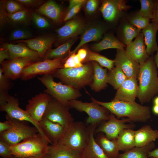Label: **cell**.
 Segmentation results:
<instances>
[{"label": "cell", "mask_w": 158, "mask_h": 158, "mask_svg": "<svg viewBox=\"0 0 158 158\" xmlns=\"http://www.w3.org/2000/svg\"><path fill=\"white\" fill-rule=\"evenodd\" d=\"M88 127L81 121H74L66 129L58 143L82 153L89 140Z\"/></svg>", "instance_id": "obj_6"}, {"label": "cell", "mask_w": 158, "mask_h": 158, "mask_svg": "<svg viewBox=\"0 0 158 158\" xmlns=\"http://www.w3.org/2000/svg\"><path fill=\"white\" fill-rule=\"evenodd\" d=\"M97 125H89L90 131L88 143L82 152V158H108L95 141V131Z\"/></svg>", "instance_id": "obj_22"}, {"label": "cell", "mask_w": 158, "mask_h": 158, "mask_svg": "<svg viewBox=\"0 0 158 158\" xmlns=\"http://www.w3.org/2000/svg\"><path fill=\"white\" fill-rule=\"evenodd\" d=\"M140 65L137 97L143 104L149 102L158 93V75L157 67L152 56Z\"/></svg>", "instance_id": "obj_2"}, {"label": "cell", "mask_w": 158, "mask_h": 158, "mask_svg": "<svg viewBox=\"0 0 158 158\" xmlns=\"http://www.w3.org/2000/svg\"><path fill=\"white\" fill-rule=\"evenodd\" d=\"M82 4L78 5L70 9L63 19L64 21L71 20L80 11Z\"/></svg>", "instance_id": "obj_47"}, {"label": "cell", "mask_w": 158, "mask_h": 158, "mask_svg": "<svg viewBox=\"0 0 158 158\" xmlns=\"http://www.w3.org/2000/svg\"><path fill=\"white\" fill-rule=\"evenodd\" d=\"M158 30V26L152 22L143 29L141 32L143 35L146 52L150 56L158 49L156 38Z\"/></svg>", "instance_id": "obj_27"}, {"label": "cell", "mask_w": 158, "mask_h": 158, "mask_svg": "<svg viewBox=\"0 0 158 158\" xmlns=\"http://www.w3.org/2000/svg\"><path fill=\"white\" fill-rule=\"evenodd\" d=\"M52 98L46 93L40 92L28 100L25 110L35 121L39 123Z\"/></svg>", "instance_id": "obj_12"}, {"label": "cell", "mask_w": 158, "mask_h": 158, "mask_svg": "<svg viewBox=\"0 0 158 158\" xmlns=\"http://www.w3.org/2000/svg\"><path fill=\"white\" fill-rule=\"evenodd\" d=\"M152 20L158 26V0L155 1Z\"/></svg>", "instance_id": "obj_51"}, {"label": "cell", "mask_w": 158, "mask_h": 158, "mask_svg": "<svg viewBox=\"0 0 158 158\" xmlns=\"http://www.w3.org/2000/svg\"><path fill=\"white\" fill-rule=\"evenodd\" d=\"M6 119L10 122L11 126L7 130L0 133V140L10 146L17 144L39 132L35 127H32L26 122L6 115Z\"/></svg>", "instance_id": "obj_7"}, {"label": "cell", "mask_w": 158, "mask_h": 158, "mask_svg": "<svg viewBox=\"0 0 158 158\" xmlns=\"http://www.w3.org/2000/svg\"><path fill=\"white\" fill-rule=\"evenodd\" d=\"M18 1L25 5H30L36 3L37 1L33 0H18Z\"/></svg>", "instance_id": "obj_56"}, {"label": "cell", "mask_w": 158, "mask_h": 158, "mask_svg": "<svg viewBox=\"0 0 158 158\" xmlns=\"http://www.w3.org/2000/svg\"><path fill=\"white\" fill-rule=\"evenodd\" d=\"M2 46L8 51L9 54V60L23 58L35 61L38 60L40 58L37 52L22 44L4 43L3 44Z\"/></svg>", "instance_id": "obj_20"}, {"label": "cell", "mask_w": 158, "mask_h": 158, "mask_svg": "<svg viewBox=\"0 0 158 158\" xmlns=\"http://www.w3.org/2000/svg\"><path fill=\"white\" fill-rule=\"evenodd\" d=\"M92 102L104 107L116 116L118 119L126 117L132 121L145 122L151 117L150 108L135 102H127L111 100L104 102L91 97Z\"/></svg>", "instance_id": "obj_1"}, {"label": "cell", "mask_w": 158, "mask_h": 158, "mask_svg": "<svg viewBox=\"0 0 158 158\" xmlns=\"http://www.w3.org/2000/svg\"><path fill=\"white\" fill-rule=\"evenodd\" d=\"M153 111L154 113L158 115V105H154L153 108Z\"/></svg>", "instance_id": "obj_58"}, {"label": "cell", "mask_w": 158, "mask_h": 158, "mask_svg": "<svg viewBox=\"0 0 158 158\" xmlns=\"http://www.w3.org/2000/svg\"><path fill=\"white\" fill-rule=\"evenodd\" d=\"M135 130L128 128L123 130L119 133L116 139L119 150L125 152L135 147Z\"/></svg>", "instance_id": "obj_30"}, {"label": "cell", "mask_w": 158, "mask_h": 158, "mask_svg": "<svg viewBox=\"0 0 158 158\" xmlns=\"http://www.w3.org/2000/svg\"><path fill=\"white\" fill-rule=\"evenodd\" d=\"M37 11L52 20L57 22L61 18V11L59 6L53 1H47L41 5Z\"/></svg>", "instance_id": "obj_34"}, {"label": "cell", "mask_w": 158, "mask_h": 158, "mask_svg": "<svg viewBox=\"0 0 158 158\" xmlns=\"http://www.w3.org/2000/svg\"><path fill=\"white\" fill-rule=\"evenodd\" d=\"M138 84L137 79L127 78L117 90L113 100L134 102L138 94Z\"/></svg>", "instance_id": "obj_16"}, {"label": "cell", "mask_w": 158, "mask_h": 158, "mask_svg": "<svg viewBox=\"0 0 158 158\" xmlns=\"http://www.w3.org/2000/svg\"><path fill=\"white\" fill-rule=\"evenodd\" d=\"M86 1L84 0H71L69 1L68 10L79 4H83Z\"/></svg>", "instance_id": "obj_54"}, {"label": "cell", "mask_w": 158, "mask_h": 158, "mask_svg": "<svg viewBox=\"0 0 158 158\" xmlns=\"http://www.w3.org/2000/svg\"><path fill=\"white\" fill-rule=\"evenodd\" d=\"M18 99L10 95L7 102L0 107V110L5 111L10 117L20 121L29 122L32 124L44 137L47 138L42 130L39 123L35 121L25 110L19 107Z\"/></svg>", "instance_id": "obj_13"}, {"label": "cell", "mask_w": 158, "mask_h": 158, "mask_svg": "<svg viewBox=\"0 0 158 158\" xmlns=\"http://www.w3.org/2000/svg\"><path fill=\"white\" fill-rule=\"evenodd\" d=\"M127 78L121 69L118 66L108 72V83L117 90Z\"/></svg>", "instance_id": "obj_35"}, {"label": "cell", "mask_w": 158, "mask_h": 158, "mask_svg": "<svg viewBox=\"0 0 158 158\" xmlns=\"http://www.w3.org/2000/svg\"><path fill=\"white\" fill-rule=\"evenodd\" d=\"M91 61L97 62L101 66L106 68L109 71L114 67V60L109 59L95 52L87 51V57L83 62Z\"/></svg>", "instance_id": "obj_36"}, {"label": "cell", "mask_w": 158, "mask_h": 158, "mask_svg": "<svg viewBox=\"0 0 158 158\" xmlns=\"http://www.w3.org/2000/svg\"><path fill=\"white\" fill-rule=\"evenodd\" d=\"M74 53L69 56L66 59L63 64V68H77L74 60Z\"/></svg>", "instance_id": "obj_48"}, {"label": "cell", "mask_w": 158, "mask_h": 158, "mask_svg": "<svg viewBox=\"0 0 158 158\" xmlns=\"http://www.w3.org/2000/svg\"><path fill=\"white\" fill-rule=\"evenodd\" d=\"M128 122L130 123L132 121L128 118L118 119L116 117L115 115L111 113L108 120L100 124L96 128L95 133L102 132L109 139H116L122 130L125 129H131L133 127V125L127 124Z\"/></svg>", "instance_id": "obj_11"}, {"label": "cell", "mask_w": 158, "mask_h": 158, "mask_svg": "<svg viewBox=\"0 0 158 158\" xmlns=\"http://www.w3.org/2000/svg\"><path fill=\"white\" fill-rule=\"evenodd\" d=\"M141 8L137 13L140 15L149 18H153L155 0H140Z\"/></svg>", "instance_id": "obj_38"}, {"label": "cell", "mask_w": 158, "mask_h": 158, "mask_svg": "<svg viewBox=\"0 0 158 158\" xmlns=\"http://www.w3.org/2000/svg\"><path fill=\"white\" fill-rule=\"evenodd\" d=\"M0 156L3 158H12L13 156L11 153L10 145L0 140Z\"/></svg>", "instance_id": "obj_44"}, {"label": "cell", "mask_w": 158, "mask_h": 158, "mask_svg": "<svg viewBox=\"0 0 158 158\" xmlns=\"http://www.w3.org/2000/svg\"><path fill=\"white\" fill-rule=\"evenodd\" d=\"M33 20L36 25L39 28H46L49 26L48 21L43 17L40 16L35 12L32 13Z\"/></svg>", "instance_id": "obj_41"}, {"label": "cell", "mask_w": 158, "mask_h": 158, "mask_svg": "<svg viewBox=\"0 0 158 158\" xmlns=\"http://www.w3.org/2000/svg\"><path fill=\"white\" fill-rule=\"evenodd\" d=\"M141 32V30L129 23L125 24L123 27V38L126 46L129 45L134 38H136Z\"/></svg>", "instance_id": "obj_37"}, {"label": "cell", "mask_w": 158, "mask_h": 158, "mask_svg": "<svg viewBox=\"0 0 158 158\" xmlns=\"http://www.w3.org/2000/svg\"><path fill=\"white\" fill-rule=\"evenodd\" d=\"M114 65L120 68L128 78L137 79L140 65L133 60L124 49H117Z\"/></svg>", "instance_id": "obj_14"}, {"label": "cell", "mask_w": 158, "mask_h": 158, "mask_svg": "<svg viewBox=\"0 0 158 158\" xmlns=\"http://www.w3.org/2000/svg\"><path fill=\"white\" fill-rule=\"evenodd\" d=\"M48 158H82V153L58 143L49 145Z\"/></svg>", "instance_id": "obj_25"}, {"label": "cell", "mask_w": 158, "mask_h": 158, "mask_svg": "<svg viewBox=\"0 0 158 158\" xmlns=\"http://www.w3.org/2000/svg\"><path fill=\"white\" fill-rule=\"evenodd\" d=\"M150 20L149 18L143 16L138 13L128 18L129 23L140 30L149 24Z\"/></svg>", "instance_id": "obj_39"}, {"label": "cell", "mask_w": 158, "mask_h": 158, "mask_svg": "<svg viewBox=\"0 0 158 158\" xmlns=\"http://www.w3.org/2000/svg\"><path fill=\"white\" fill-rule=\"evenodd\" d=\"M8 14H11L23 10L22 6L16 2L13 1H7L5 6Z\"/></svg>", "instance_id": "obj_43"}, {"label": "cell", "mask_w": 158, "mask_h": 158, "mask_svg": "<svg viewBox=\"0 0 158 158\" xmlns=\"http://www.w3.org/2000/svg\"><path fill=\"white\" fill-rule=\"evenodd\" d=\"M105 30L103 27L99 25H92L85 27L82 33L80 42L75 49L70 52L68 56L72 54L75 53L85 44L99 40L102 38Z\"/></svg>", "instance_id": "obj_23"}, {"label": "cell", "mask_w": 158, "mask_h": 158, "mask_svg": "<svg viewBox=\"0 0 158 158\" xmlns=\"http://www.w3.org/2000/svg\"><path fill=\"white\" fill-rule=\"evenodd\" d=\"M12 158H48L47 155L45 156L41 157H16L14 156H13Z\"/></svg>", "instance_id": "obj_60"}, {"label": "cell", "mask_w": 158, "mask_h": 158, "mask_svg": "<svg viewBox=\"0 0 158 158\" xmlns=\"http://www.w3.org/2000/svg\"><path fill=\"white\" fill-rule=\"evenodd\" d=\"M50 141L38 132L21 142L10 146L13 156L19 157H41L47 155Z\"/></svg>", "instance_id": "obj_4"}, {"label": "cell", "mask_w": 158, "mask_h": 158, "mask_svg": "<svg viewBox=\"0 0 158 158\" xmlns=\"http://www.w3.org/2000/svg\"><path fill=\"white\" fill-rule=\"evenodd\" d=\"M11 80L6 78L3 74L0 68V91L8 92L12 85Z\"/></svg>", "instance_id": "obj_42"}, {"label": "cell", "mask_w": 158, "mask_h": 158, "mask_svg": "<svg viewBox=\"0 0 158 158\" xmlns=\"http://www.w3.org/2000/svg\"><path fill=\"white\" fill-rule=\"evenodd\" d=\"M154 105H158V97H156L154 100Z\"/></svg>", "instance_id": "obj_61"}, {"label": "cell", "mask_w": 158, "mask_h": 158, "mask_svg": "<svg viewBox=\"0 0 158 158\" xmlns=\"http://www.w3.org/2000/svg\"><path fill=\"white\" fill-rule=\"evenodd\" d=\"M33 60L26 58H20L3 62L1 67L3 75L11 80L20 78L24 69L33 63Z\"/></svg>", "instance_id": "obj_15"}, {"label": "cell", "mask_w": 158, "mask_h": 158, "mask_svg": "<svg viewBox=\"0 0 158 158\" xmlns=\"http://www.w3.org/2000/svg\"><path fill=\"white\" fill-rule=\"evenodd\" d=\"M126 51L128 55L140 65L145 62L150 57L146 52L142 32L134 40L126 46Z\"/></svg>", "instance_id": "obj_18"}, {"label": "cell", "mask_w": 158, "mask_h": 158, "mask_svg": "<svg viewBox=\"0 0 158 158\" xmlns=\"http://www.w3.org/2000/svg\"><path fill=\"white\" fill-rule=\"evenodd\" d=\"M26 11L22 10L14 13L7 14L8 17L12 21L20 22L25 20L27 17Z\"/></svg>", "instance_id": "obj_45"}, {"label": "cell", "mask_w": 158, "mask_h": 158, "mask_svg": "<svg viewBox=\"0 0 158 158\" xmlns=\"http://www.w3.org/2000/svg\"><path fill=\"white\" fill-rule=\"evenodd\" d=\"M69 108L52 97L43 118L58 123L66 129L74 121Z\"/></svg>", "instance_id": "obj_10"}, {"label": "cell", "mask_w": 158, "mask_h": 158, "mask_svg": "<svg viewBox=\"0 0 158 158\" xmlns=\"http://www.w3.org/2000/svg\"><path fill=\"white\" fill-rule=\"evenodd\" d=\"M85 27L83 22L78 18H75L68 21L56 31L59 38L64 40L74 38L82 33Z\"/></svg>", "instance_id": "obj_19"}, {"label": "cell", "mask_w": 158, "mask_h": 158, "mask_svg": "<svg viewBox=\"0 0 158 158\" xmlns=\"http://www.w3.org/2000/svg\"><path fill=\"white\" fill-rule=\"evenodd\" d=\"M87 54V51L85 49H80L78 51V55L81 62H83L86 58Z\"/></svg>", "instance_id": "obj_53"}, {"label": "cell", "mask_w": 158, "mask_h": 158, "mask_svg": "<svg viewBox=\"0 0 158 158\" xmlns=\"http://www.w3.org/2000/svg\"><path fill=\"white\" fill-rule=\"evenodd\" d=\"M148 157H158V149L152 150L149 152Z\"/></svg>", "instance_id": "obj_57"}, {"label": "cell", "mask_w": 158, "mask_h": 158, "mask_svg": "<svg viewBox=\"0 0 158 158\" xmlns=\"http://www.w3.org/2000/svg\"><path fill=\"white\" fill-rule=\"evenodd\" d=\"M30 32L25 30L17 29L14 30L11 33L9 39L10 40H28L31 37Z\"/></svg>", "instance_id": "obj_40"}, {"label": "cell", "mask_w": 158, "mask_h": 158, "mask_svg": "<svg viewBox=\"0 0 158 158\" xmlns=\"http://www.w3.org/2000/svg\"><path fill=\"white\" fill-rule=\"evenodd\" d=\"M74 60L75 63L77 67H79L83 66L84 65L80 61L77 54L74 53Z\"/></svg>", "instance_id": "obj_55"}, {"label": "cell", "mask_w": 158, "mask_h": 158, "mask_svg": "<svg viewBox=\"0 0 158 158\" xmlns=\"http://www.w3.org/2000/svg\"><path fill=\"white\" fill-rule=\"evenodd\" d=\"M95 139L108 158H117L120 150L116 139L110 140L102 132L97 133Z\"/></svg>", "instance_id": "obj_28"}, {"label": "cell", "mask_w": 158, "mask_h": 158, "mask_svg": "<svg viewBox=\"0 0 158 158\" xmlns=\"http://www.w3.org/2000/svg\"><path fill=\"white\" fill-rule=\"evenodd\" d=\"M128 8L123 0H105L100 8L104 18L109 21L115 20Z\"/></svg>", "instance_id": "obj_17"}, {"label": "cell", "mask_w": 158, "mask_h": 158, "mask_svg": "<svg viewBox=\"0 0 158 158\" xmlns=\"http://www.w3.org/2000/svg\"><path fill=\"white\" fill-rule=\"evenodd\" d=\"M158 139V130H154L149 125H145L135 131V147L146 145Z\"/></svg>", "instance_id": "obj_29"}, {"label": "cell", "mask_w": 158, "mask_h": 158, "mask_svg": "<svg viewBox=\"0 0 158 158\" xmlns=\"http://www.w3.org/2000/svg\"><path fill=\"white\" fill-rule=\"evenodd\" d=\"M55 40V38L53 37L43 36L18 42L26 43L30 49L37 52L41 58L45 54Z\"/></svg>", "instance_id": "obj_24"}, {"label": "cell", "mask_w": 158, "mask_h": 158, "mask_svg": "<svg viewBox=\"0 0 158 158\" xmlns=\"http://www.w3.org/2000/svg\"><path fill=\"white\" fill-rule=\"evenodd\" d=\"M11 126L10 121L8 119L3 122H0V133H1L8 130Z\"/></svg>", "instance_id": "obj_52"}, {"label": "cell", "mask_w": 158, "mask_h": 158, "mask_svg": "<svg viewBox=\"0 0 158 158\" xmlns=\"http://www.w3.org/2000/svg\"><path fill=\"white\" fill-rule=\"evenodd\" d=\"M126 45L119 41L114 36L111 35H106L99 42L92 46V49L94 52H99L108 49H124Z\"/></svg>", "instance_id": "obj_31"}, {"label": "cell", "mask_w": 158, "mask_h": 158, "mask_svg": "<svg viewBox=\"0 0 158 158\" xmlns=\"http://www.w3.org/2000/svg\"><path fill=\"white\" fill-rule=\"evenodd\" d=\"M154 142L142 147H135L124 153L119 154L117 158H148L149 152L155 147Z\"/></svg>", "instance_id": "obj_32"}, {"label": "cell", "mask_w": 158, "mask_h": 158, "mask_svg": "<svg viewBox=\"0 0 158 158\" xmlns=\"http://www.w3.org/2000/svg\"><path fill=\"white\" fill-rule=\"evenodd\" d=\"M77 39L76 37L73 38L57 48L51 50L45 55V59H63L66 60L70 53V50L71 47Z\"/></svg>", "instance_id": "obj_33"}, {"label": "cell", "mask_w": 158, "mask_h": 158, "mask_svg": "<svg viewBox=\"0 0 158 158\" xmlns=\"http://www.w3.org/2000/svg\"><path fill=\"white\" fill-rule=\"evenodd\" d=\"M10 95L8 92L0 91V107L5 104Z\"/></svg>", "instance_id": "obj_49"}, {"label": "cell", "mask_w": 158, "mask_h": 158, "mask_svg": "<svg viewBox=\"0 0 158 158\" xmlns=\"http://www.w3.org/2000/svg\"><path fill=\"white\" fill-rule=\"evenodd\" d=\"M65 60L63 59H45L33 63L24 69L20 78L27 80L38 75H53L57 69L63 68Z\"/></svg>", "instance_id": "obj_9"}, {"label": "cell", "mask_w": 158, "mask_h": 158, "mask_svg": "<svg viewBox=\"0 0 158 158\" xmlns=\"http://www.w3.org/2000/svg\"></svg>", "instance_id": "obj_63"}, {"label": "cell", "mask_w": 158, "mask_h": 158, "mask_svg": "<svg viewBox=\"0 0 158 158\" xmlns=\"http://www.w3.org/2000/svg\"><path fill=\"white\" fill-rule=\"evenodd\" d=\"M9 59V54L8 51L3 48L0 50V63L1 64L5 59Z\"/></svg>", "instance_id": "obj_50"}, {"label": "cell", "mask_w": 158, "mask_h": 158, "mask_svg": "<svg viewBox=\"0 0 158 158\" xmlns=\"http://www.w3.org/2000/svg\"><path fill=\"white\" fill-rule=\"evenodd\" d=\"M64 84L79 90L92 83L93 69L92 63H87L82 67L60 68L53 75Z\"/></svg>", "instance_id": "obj_3"}, {"label": "cell", "mask_w": 158, "mask_h": 158, "mask_svg": "<svg viewBox=\"0 0 158 158\" xmlns=\"http://www.w3.org/2000/svg\"><path fill=\"white\" fill-rule=\"evenodd\" d=\"M39 124L44 134L51 144L58 143L66 129L60 124L43 118Z\"/></svg>", "instance_id": "obj_21"}, {"label": "cell", "mask_w": 158, "mask_h": 158, "mask_svg": "<svg viewBox=\"0 0 158 158\" xmlns=\"http://www.w3.org/2000/svg\"><path fill=\"white\" fill-rule=\"evenodd\" d=\"M98 4V1L96 0L88 1L85 5V10L88 14L93 13L96 10Z\"/></svg>", "instance_id": "obj_46"}, {"label": "cell", "mask_w": 158, "mask_h": 158, "mask_svg": "<svg viewBox=\"0 0 158 158\" xmlns=\"http://www.w3.org/2000/svg\"><path fill=\"white\" fill-rule=\"evenodd\" d=\"M154 60L156 63V64L158 70V49L157 51L156 54L154 59Z\"/></svg>", "instance_id": "obj_59"}, {"label": "cell", "mask_w": 158, "mask_h": 158, "mask_svg": "<svg viewBox=\"0 0 158 158\" xmlns=\"http://www.w3.org/2000/svg\"><path fill=\"white\" fill-rule=\"evenodd\" d=\"M52 75L48 74L38 77L46 88L44 92L68 107L70 101L76 99L82 96L79 90L60 82L56 83Z\"/></svg>", "instance_id": "obj_5"}, {"label": "cell", "mask_w": 158, "mask_h": 158, "mask_svg": "<svg viewBox=\"0 0 158 158\" xmlns=\"http://www.w3.org/2000/svg\"><path fill=\"white\" fill-rule=\"evenodd\" d=\"M151 158H158V157H151Z\"/></svg>", "instance_id": "obj_62"}, {"label": "cell", "mask_w": 158, "mask_h": 158, "mask_svg": "<svg viewBox=\"0 0 158 158\" xmlns=\"http://www.w3.org/2000/svg\"><path fill=\"white\" fill-rule=\"evenodd\" d=\"M68 107L80 112L86 113L88 116L86 122L89 125H97L107 121L110 114L106 108L93 102L88 103L72 100L69 102Z\"/></svg>", "instance_id": "obj_8"}, {"label": "cell", "mask_w": 158, "mask_h": 158, "mask_svg": "<svg viewBox=\"0 0 158 158\" xmlns=\"http://www.w3.org/2000/svg\"><path fill=\"white\" fill-rule=\"evenodd\" d=\"M93 69V81L90 85L91 89L95 92L104 89L107 86V69L103 68L95 61L92 63Z\"/></svg>", "instance_id": "obj_26"}]
</instances>
